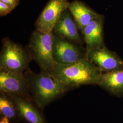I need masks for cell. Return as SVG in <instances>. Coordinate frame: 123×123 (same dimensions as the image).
I'll return each instance as SVG.
<instances>
[{"label":"cell","instance_id":"cell-2","mask_svg":"<svg viewBox=\"0 0 123 123\" xmlns=\"http://www.w3.org/2000/svg\"><path fill=\"white\" fill-rule=\"evenodd\" d=\"M30 94L42 109L68 91L50 73L41 71L36 74L30 69L24 72Z\"/></svg>","mask_w":123,"mask_h":123},{"label":"cell","instance_id":"cell-17","mask_svg":"<svg viewBox=\"0 0 123 123\" xmlns=\"http://www.w3.org/2000/svg\"><path fill=\"white\" fill-rule=\"evenodd\" d=\"M0 123H11V121L7 117L1 116L0 119Z\"/></svg>","mask_w":123,"mask_h":123},{"label":"cell","instance_id":"cell-5","mask_svg":"<svg viewBox=\"0 0 123 123\" xmlns=\"http://www.w3.org/2000/svg\"><path fill=\"white\" fill-rule=\"evenodd\" d=\"M53 57L58 64H68L86 57V49L53 35Z\"/></svg>","mask_w":123,"mask_h":123},{"label":"cell","instance_id":"cell-15","mask_svg":"<svg viewBox=\"0 0 123 123\" xmlns=\"http://www.w3.org/2000/svg\"><path fill=\"white\" fill-rule=\"evenodd\" d=\"M15 9L13 7L6 3L3 1H0V16L3 17L10 13L13 10Z\"/></svg>","mask_w":123,"mask_h":123},{"label":"cell","instance_id":"cell-7","mask_svg":"<svg viewBox=\"0 0 123 123\" xmlns=\"http://www.w3.org/2000/svg\"><path fill=\"white\" fill-rule=\"evenodd\" d=\"M0 91L28 98V84L23 73L0 70Z\"/></svg>","mask_w":123,"mask_h":123},{"label":"cell","instance_id":"cell-4","mask_svg":"<svg viewBox=\"0 0 123 123\" xmlns=\"http://www.w3.org/2000/svg\"><path fill=\"white\" fill-rule=\"evenodd\" d=\"M32 61L26 47L7 37L2 40L0 53V70L23 73L29 69Z\"/></svg>","mask_w":123,"mask_h":123},{"label":"cell","instance_id":"cell-12","mask_svg":"<svg viewBox=\"0 0 123 123\" xmlns=\"http://www.w3.org/2000/svg\"><path fill=\"white\" fill-rule=\"evenodd\" d=\"M98 86L115 96H123V68L103 72Z\"/></svg>","mask_w":123,"mask_h":123},{"label":"cell","instance_id":"cell-11","mask_svg":"<svg viewBox=\"0 0 123 123\" xmlns=\"http://www.w3.org/2000/svg\"><path fill=\"white\" fill-rule=\"evenodd\" d=\"M9 95L16 105L20 117L27 123H46L43 116L31 103L29 98L13 94Z\"/></svg>","mask_w":123,"mask_h":123},{"label":"cell","instance_id":"cell-6","mask_svg":"<svg viewBox=\"0 0 123 123\" xmlns=\"http://www.w3.org/2000/svg\"><path fill=\"white\" fill-rule=\"evenodd\" d=\"M69 4L68 0H49L36 22V29L44 33L52 32L62 14L68 8Z\"/></svg>","mask_w":123,"mask_h":123},{"label":"cell","instance_id":"cell-10","mask_svg":"<svg viewBox=\"0 0 123 123\" xmlns=\"http://www.w3.org/2000/svg\"><path fill=\"white\" fill-rule=\"evenodd\" d=\"M104 16L100 14L94 18L84 29L81 35L86 45V52L105 46L104 40Z\"/></svg>","mask_w":123,"mask_h":123},{"label":"cell","instance_id":"cell-13","mask_svg":"<svg viewBox=\"0 0 123 123\" xmlns=\"http://www.w3.org/2000/svg\"><path fill=\"white\" fill-rule=\"evenodd\" d=\"M68 8L77 22L81 34L90 22L100 15L79 0L70 2Z\"/></svg>","mask_w":123,"mask_h":123},{"label":"cell","instance_id":"cell-9","mask_svg":"<svg viewBox=\"0 0 123 123\" xmlns=\"http://www.w3.org/2000/svg\"><path fill=\"white\" fill-rule=\"evenodd\" d=\"M81 31L68 8L62 14L52 30L53 35L61 37L79 45H83Z\"/></svg>","mask_w":123,"mask_h":123},{"label":"cell","instance_id":"cell-16","mask_svg":"<svg viewBox=\"0 0 123 123\" xmlns=\"http://www.w3.org/2000/svg\"><path fill=\"white\" fill-rule=\"evenodd\" d=\"M0 1L10 5L15 8L19 4L20 0H0Z\"/></svg>","mask_w":123,"mask_h":123},{"label":"cell","instance_id":"cell-3","mask_svg":"<svg viewBox=\"0 0 123 123\" xmlns=\"http://www.w3.org/2000/svg\"><path fill=\"white\" fill-rule=\"evenodd\" d=\"M52 32L44 33L36 29L31 33L25 47L32 60L39 67L41 71L51 74L57 63L53 55Z\"/></svg>","mask_w":123,"mask_h":123},{"label":"cell","instance_id":"cell-1","mask_svg":"<svg viewBox=\"0 0 123 123\" xmlns=\"http://www.w3.org/2000/svg\"><path fill=\"white\" fill-rule=\"evenodd\" d=\"M102 71L86 57L68 64L57 63L51 74L68 91L84 85H97Z\"/></svg>","mask_w":123,"mask_h":123},{"label":"cell","instance_id":"cell-14","mask_svg":"<svg viewBox=\"0 0 123 123\" xmlns=\"http://www.w3.org/2000/svg\"><path fill=\"white\" fill-rule=\"evenodd\" d=\"M0 113L11 121H16L20 117L16 105L9 94L0 92Z\"/></svg>","mask_w":123,"mask_h":123},{"label":"cell","instance_id":"cell-8","mask_svg":"<svg viewBox=\"0 0 123 123\" xmlns=\"http://www.w3.org/2000/svg\"><path fill=\"white\" fill-rule=\"evenodd\" d=\"M86 57L102 72L123 68V59L116 53L107 49L105 46L87 52Z\"/></svg>","mask_w":123,"mask_h":123}]
</instances>
